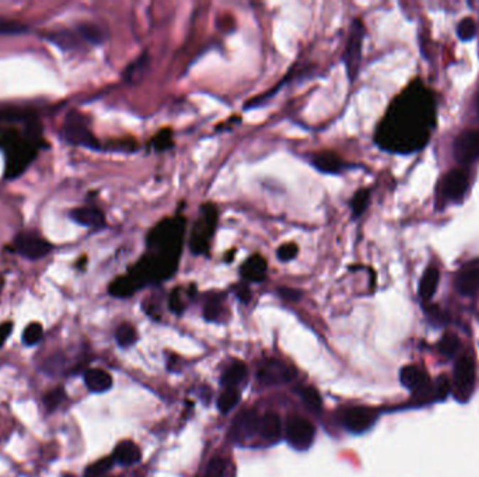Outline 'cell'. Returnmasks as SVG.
<instances>
[{
    "mask_svg": "<svg viewBox=\"0 0 479 477\" xmlns=\"http://www.w3.org/2000/svg\"><path fill=\"white\" fill-rule=\"evenodd\" d=\"M436 125L434 93L421 80H414L388 106L376 129L375 142L391 154H414L429 143Z\"/></svg>",
    "mask_w": 479,
    "mask_h": 477,
    "instance_id": "1",
    "label": "cell"
},
{
    "mask_svg": "<svg viewBox=\"0 0 479 477\" xmlns=\"http://www.w3.org/2000/svg\"><path fill=\"white\" fill-rule=\"evenodd\" d=\"M185 230L187 220L181 216L158 221L146 236L144 256L125 276L115 279L109 285V294L127 298L144 287L158 285L170 279L177 272L180 263Z\"/></svg>",
    "mask_w": 479,
    "mask_h": 477,
    "instance_id": "2",
    "label": "cell"
},
{
    "mask_svg": "<svg viewBox=\"0 0 479 477\" xmlns=\"http://www.w3.org/2000/svg\"><path fill=\"white\" fill-rule=\"evenodd\" d=\"M28 136L14 129H4L0 132V148L6 155V178L14 180L21 175L26 168L36 158L38 144Z\"/></svg>",
    "mask_w": 479,
    "mask_h": 477,
    "instance_id": "3",
    "label": "cell"
},
{
    "mask_svg": "<svg viewBox=\"0 0 479 477\" xmlns=\"http://www.w3.org/2000/svg\"><path fill=\"white\" fill-rule=\"evenodd\" d=\"M217 217L219 214L215 204L203 203L199 207L190 236V249L193 255H209L217 229Z\"/></svg>",
    "mask_w": 479,
    "mask_h": 477,
    "instance_id": "4",
    "label": "cell"
},
{
    "mask_svg": "<svg viewBox=\"0 0 479 477\" xmlns=\"http://www.w3.org/2000/svg\"><path fill=\"white\" fill-rule=\"evenodd\" d=\"M366 37V30L362 23V20L356 18L350 24V31L349 37L346 41V48L343 52L342 62L346 67V73L349 80L353 83L359 75L360 65H362V49H363V41Z\"/></svg>",
    "mask_w": 479,
    "mask_h": 477,
    "instance_id": "5",
    "label": "cell"
},
{
    "mask_svg": "<svg viewBox=\"0 0 479 477\" xmlns=\"http://www.w3.org/2000/svg\"><path fill=\"white\" fill-rule=\"evenodd\" d=\"M62 136L69 144L83 146L92 150H101V144L92 133L87 119L80 112H69L62 128Z\"/></svg>",
    "mask_w": 479,
    "mask_h": 477,
    "instance_id": "6",
    "label": "cell"
},
{
    "mask_svg": "<svg viewBox=\"0 0 479 477\" xmlns=\"http://www.w3.org/2000/svg\"><path fill=\"white\" fill-rule=\"evenodd\" d=\"M475 366L468 356H463L457 360L453 370L451 388L457 400L467 402L475 388Z\"/></svg>",
    "mask_w": 479,
    "mask_h": 477,
    "instance_id": "7",
    "label": "cell"
},
{
    "mask_svg": "<svg viewBox=\"0 0 479 477\" xmlns=\"http://www.w3.org/2000/svg\"><path fill=\"white\" fill-rule=\"evenodd\" d=\"M468 185L470 180L467 171H464L463 168H453L438 182V197L443 202L461 203L464 200V196L467 194Z\"/></svg>",
    "mask_w": 479,
    "mask_h": 477,
    "instance_id": "8",
    "label": "cell"
},
{
    "mask_svg": "<svg viewBox=\"0 0 479 477\" xmlns=\"http://www.w3.org/2000/svg\"><path fill=\"white\" fill-rule=\"evenodd\" d=\"M453 157L458 164L468 165L479 160V131L461 132L453 143Z\"/></svg>",
    "mask_w": 479,
    "mask_h": 477,
    "instance_id": "9",
    "label": "cell"
},
{
    "mask_svg": "<svg viewBox=\"0 0 479 477\" xmlns=\"http://www.w3.org/2000/svg\"><path fill=\"white\" fill-rule=\"evenodd\" d=\"M307 161L311 167H314L317 171L327 174V175H339L343 171L359 168V165L346 163L343 158H340L338 154L333 151H317L311 153L307 157Z\"/></svg>",
    "mask_w": 479,
    "mask_h": 477,
    "instance_id": "10",
    "label": "cell"
},
{
    "mask_svg": "<svg viewBox=\"0 0 479 477\" xmlns=\"http://www.w3.org/2000/svg\"><path fill=\"white\" fill-rule=\"evenodd\" d=\"M314 426L300 416H290L286 422V438L296 449H307L314 439Z\"/></svg>",
    "mask_w": 479,
    "mask_h": 477,
    "instance_id": "11",
    "label": "cell"
},
{
    "mask_svg": "<svg viewBox=\"0 0 479 477\" xmlns=\"http://www.w3.org/2000/svg\"><path fill=\"white\" fill-rule=\"evenodd\" d=\"M401 383L419 398H425L433 390L431 378L419 366H405L399 373Z\"/></svg>",
    "mask_w": 479,
    "mask_h": 477,
    "instance_id": "12",
    "label": "cell"
},
{
    "mask_svg": "<svg viewBox=\"0 0 479 477\" xmlns=\"http://www.w3.org/2000/svg\"><path fill=\"white\" fill-rule=\"evenodd\" d=\"M14 249L17 253L27 259H41L52 251V245L47 239L40 238L34 234H18L14 239Z\"/></svg>",
    "mask_w": 479,
    "mask_h": 477,
    "instance_id": "13",
    "label": "cell"
},
{
    "mask_svg": "<svg viewBox=\"0 0 479 477\" xmlns=\"http://www.w3.org/2000/svg\"><path fill=\"white\" fill-rule=\"evenodd\" d=\"M457 292L464 297H474L479 292V259L464 265L454 279Z\"/></svg>",
    "mask_w": 479,
    "mask_h": 477,
    "instance_id": "14",
    "label": "cell"
},
{
    "mask_svg": "<svg viewBox=\"0 0 479 477\" xmlns=\"http://www.w3.org/2000/svg\"><path fill=\"white\" fill-rule=\"evenodd\" d=\"M294 371L278 360H268L265 361L259 371H258V380L264 385H279L285 383L293 378Z\"/></svg>",
    "mask_w": 479,
    "mask_h": 477,
    "instance_id": "15",
    "label": "cell"
},
{
    "mask_svg": "<svg viewBox=\"0 0 479 477\" xmlns=\"http://www.w3.org/2000/svg\"><path fill=\"white\" fill-rule=\"evenodd\" d=\"M377 419V413L369 407H352L343 415V424L352 432H363L370 429Z\"/></svg>",
    "mask_w": 479,
    "mask_h": 477,
    "instance_id": "16",
    "label": "cell"
},
{
    "mask_svg": "<svg viewBox=\"0 0 479 477\" xmlns=\"http://www.w3.org/2000/svg\"><path fill=\"white\" fill-rule=\"evenodd\" d=\"M268 273V262L262 255L249 256L239 268V275L242 280L249 283H261L267 279Z\"/></svg>",
    "mask_w": 479,
    "mask_h": 477,
    "instance_id": "17",
    "label": "cell"
},
{
    "mask_svg": "<svg viewBox=\"0 0 479 477\" xmlns=\"http://www.w3.org/2000/svg\"><path fill=\"white\" fill-rule=\"evenodd\" d=\"M70 219L77 224L90 229H102L105 226L104 213L96 206H85L75 209L70 213Z\"/></svg>",
    "mask_w": 479,
    "mask_h": 477,
    "instance_id": "18",
    "label": "cell"
},
{
    "mask_svg": "<svg viewBox=\"0 0 479 477\" xmlns=\"http://www.w3.org/2000/svg\"><path fill=\"white\" fill-rule=\"evenodd\" d=\"M112 459L114 462L124 465V466L135 465L141 461V449L138 448L135 442L124 441L114 449Z\"/></svg>",
    "mask_w": 479,
    "mask_h": 477,
    "instance_id": "19",
    "label": "cell"
},
{
    "mask_svg": "<svg viewBox=\"0 0 479 477\" xmlns=\"http://www.w3.org/2000/svg\"><path fill=\"white\" fill-rule=\"evenodd\" d=\"M34 118H37V115L30 108L14 105L0 106V124H14V122L27 124Z\"/></svg>",
    "mask_w": 479,
    "mask_h": 477,
    "instance_id": "20",
    "label": "cell"
},
{
    "mask_svg": "<svg viewBox=\"0 0 479 477\" xmlns=\"http://www.w3.org/2000/svg\"><path fill=\"white\" fill-rule=\"evenodd\" d=\"M438 282H440V270L436 266H429L419 282V288H418V294L421 297L422 301H429L431 297L434 295L437 287H438Z\"/></svg>",
    "mask_w": 479,
    "mask_h": 477,
    "instance_id": "21",
    "label": "cell"
},
{
    "mask_svg": "<svg viewBox=\"0 0 479 477\" xmlns=\"http://www.w3.org/2000/svg\"><path fill=\"white\" fill-rule=\"evenodd\" d=\"M85 382H86L87 388L92 392H96V393L105 392L112 386L111 375L107 371L99 370V368H92V370L86 371Z\"/></svg>",
    "mask_w": 479,
    "mask_h": 477,
    "instance_id": "22",
    "label": "cell"
},
{
    "mask_svg": "<svg viewBox=\"0 0 479 477\" xmlns=\"http://www.w3.org/2000/svg\"><path fill=\"white\" fill-rule=\"evenodd\" d=\"M259 432L268 441L279 439L282 434V423L276 413H267L259 419Z\"/></svg>",
    "mask_w": 479,
    "mask_h": 477,
    "instance_id": "23",
    "label": "cell"
},
{
    "mask_svg": "<svg viewBox=\"0 0 479 477\" xmlns=\"http://www.w3.org/2000/svg\"><path fill=\"white\" fill-rule=\"evenodd\" d=\"M149 65H150V59H149L147 53L144 52L135 62H132L125 69V73H124L125 82H128L131 84L139 83L144 76H146V73L149 72Z\"/></svg>",
    "mask_w": 479,
    "mask_h": 477,
    "instance_id": "24",
    "label": "cell"
},
{
    "mask_svg": "<svg viewBox=\"0 0 479 477\" xmlns=\"http://www.w3.org/2000/svg\"><path fill=\"white\" fill-rule=\"evenodd\" d=\"M259 429V419L255 412H247L239 416L233 427V437L244 438L247 435H252Z\"/></svg>",
    "mask_w": 479,
    "mask_h": 477,
    "instance_id": "25",
    "label": "cell"
},
{
    "mask_svg": "<svg viewBox=\"0 0 479 477\" xmlns=\"http://www.w3.org/2000/svg\"><path fill=\"white\" fill-rule=\"evenodd\" d=\"M77 35L93 45H101L107 40V33L95 23H83L77 26Z\"/></svg>",
    "mask_w": 479,
    "mask_h": 477,
    "instance_id": "26",
    "label": "cell"
},
{
    "mask_svg": "<svg viewBox=\"0 0 479 477\" xmlns=\"http://www.w3.org/2000/svg\"><path fill=\"white\" fill-rule=\"evenodd\" d=\"M370 196H372L370 188H362L352 196V199L349 202V206H350V210H352V219L353 220H357L359 217L363 216V213L366 212V209L370 204Z\"/></svg>",
    "mask_w": 479,
    "mask_h": 477,
    "instance_id": "27",
    "label": "cell"
},
{
    "mask_svg": "<svg viewBox=\"0 0 479 477\" xmlns=\"http://www.w3.org/2000/svg\"><path fill=\"white\" fill-rule=\"evenodd\" d=\"M49 43L55 44L56 47H59L63 50H70V49H76L79 47V40L76 37V34H73L72 31H66V30H60V31H53L45 37Z\"/></svg>",
    "mask_w": 479,
    "mask_h": 477,
    "instance_id": "28",
    "label": "cell"
},
{
    "mask_svg": "<svg viewBox=\"0 0 479 477\" xmlns=\"http://www.w3.org/2000/svg\"><path fill=\"white\" fill-rule=\"evenodd\" d=\"M223 295L222 294H212L203 308V317L206 321H217L223 314Z\"/></svg>",
    "mask_w": 479,
    "mask_h": 477,
    "instance_id": "29",
    "label": "cell"
},
{
    "mask_svg": "<svg viewBox=\"0 0 479 477\" xmlns=\"http://www.w3.org/2000/svg\"><path fill=\"white\" fill-rule=\"evenodd\" d=\"M245 375H247V367L242 363H236L225 371L222 377V385L226 386V389L235 388L245 378Z\"/></svg>",
    "mask_w": 479,
    "mask_h": 477,
    "instance_id": "30",
    "label": "cell"
},
{
    "mask_svg": "<svg viewBox=\"0 0 479 477\" xmlns=\"http://www.w3.org/2000/svg\"><path fill=\"white\" fill-rule=\"evenodd\" d=\"M458 347H460V339L457 337V334H450V332L443 334L437 344L438 353L447 358L453 357L457 353Z\"/></svg>",
    "mask_w": 479,
    "mask_h": 477,
    "instance_id": "31",
    "label": "cell"
},
{
    "mask_svg": "<svg viewBox=\"0 0 479 477\" xmlns=\"http://www.w3.org/2000/svg\"><path fill=\"white\" fill-rule=\"evenodd\" d=\"M477 33H478V26L475 20L471 17L463 18L457 26V37L464 43L473 41L477 37Z\"/></svg>",
    "mask_w": 479,
    "mask_h": 477,
    "instance_id": "32",
    "label": "cell"
},
{
    "mask_svg": "<svg viewBox=\"0 0 479 477\" xmlns=\"http://www.w3.org/2000/svg\"><path fill=\"white\" fill-rule=\"evenodd\" d=\"M239 400V390L236 388H229L220 395V398L217 400V406H219L222 413H229L233 407L237 406Z\"/></svg>",
    "mask_w": 479,
    "mask_h": 477,
    "instance_id": "33",
    "label": "cell"
},
{
    "mask_svg": "<svg viewBox=\"0 0 479 477\" xmlns=\"http://www.w3.org/2000/svg\"><path fill=\"white\" fill-rule=\"evenodd\" d=\"M300 398L303 399V402L313 410V412H320L323 402H321V396L318 393V390L316 388L311 386H304L303 389L298 390Z\"/></svg>",
    "mask_w": 479,
    "mask_h": 477,
    "instance_id": "34",
    "label": "cell"
},
{
    "mask_svg": "<svg viewBox=\"0 0 479 477\" xmlns=\"http://www.w3.org/2000/svg\"><path fill=\"white\" fill-rule=\"evenodd\" d=\"M115 337H117V341H118L119 346L128 347V346H132L136 341L138 334H136V331L132 325L122 324V325L118 327V329L115 332Z\"/></svg>",
    "mask_w": 479,
    "mask_h": 477,
    "instance_id": "35",
    "label": "cell"
},
{
    "mask_svg": "<svg viewBox=\"0 0 479 477\" xmlns=\"http://www.w3.org/2000/svg\"><path fill=\"white\" fill-rule=\"evenodd\" d=\"M43 334H44V329H43L41 324L33 322V324H30V325L24 329L23 341H24V344H27V346H34V344H37V343L41 341Z\"/></svg>",
    "mask_w": 479,
    "mask_h": 477,
    "instance_id": "36",
    "label": "cell"
},
{
    "mask_svg": "<svg viewBox=\"0 0 479 477\" xmlns=\"http://www.w3.org/2000/svg\"><path fill=\"white\" fill-rule=\"evenodd\" d=\"M27 31H28V27L20 24L18 21L0 17V35H18Z\"/></svg>",
    "mask_w": 479,
    "mask_h": 477,
    "instance_id": "37",
    "label": "cell"
},
{
    "mask_svg": "<svg viewBox=\"0 0 479 477\" xmlns=\"http://www.w3.org/2000/svg\"><path fill=\"white\" fill-rule=\"evenodd\" d=\"M112 465H114L112 456L97 461L96 464H93L90 468L86 469L85 477H101L112 468Z\"/></svg>",
    "mask_w": 479,
    "mask_h": 477,
    "instance_id": "38",
    "label": "cell"
},
{
    "mask_svg": "<svg viewBox=\"0 0 479 477\" xmlns=\"http://www.w3.org/2000/svg\"><path fill=\"white\" fill-rule=\"evenodd\" d=\"M227 468V462L223 458H213L205 472L203 477H223Z\"/></svg>",
    "mask_w": 479,
    "mask_h": 477,
    "instance_id": "39",
    "label": "cell"
},
{
    "mask_svg": "<svg viewBox=\"0 0 479 477\" xmlns=\"http://www.w3.org/2000/svg\"><path fill=\"white\" fill-rule=\"evenodd\" d=\"M298 253V246L293 242H286L282 243L278 249H276V256L281 262H290L293 261Z\"/></svg>",
    "mask_w": 479,
    "mask_h": 477,
    "instance_id": "40",
    "label": "cell"
},
{
    "mask_svg": "<svg viewBox=\"0 0 479 477\" xmlns=\"http://www.w3.org/2000/svg\"><path fill=\"white\" fill-rule=\"evenodd\" d=\"M151 144L153 147L157 150V151H163V150H167L173 146V139H171V131L166 129L163 132H158L153 141H151Z\"/></svg>",
    "mask_w": 479,
    "mask_h": 477,
    "instance_id": "41",
    "label": "cell"
},
{
    "mask_svg": "<svg viewBox=\"0 0 479 477\" xmlns=\"http://www.w3.org/2000/svg\"><path fill=\"white\" fill-rule=\"evenodd\" d=\"M63 399H65V392H63V389L56 388V389L50 390L49 393H47V395L44 396V403H45L47 409L53 410V409H56V407L63 402Z\"/></svg>",
    "mask_w": 479,
    "mask_h": 477,
    "instance_id": "42",
    "label": "cell"
},
{
    "mask_svg": "<svg viewBox=\"0 0 479 477\" xmlns=\"http://www.w3.org/2000/svg\"><path fill=\"white\" fill-rule=\"evenodd\" d=\"M181 294H183V291H181V288H176L173 292H171V295H170V309L173 311V312H176V314H181L184 309H185V304H184V301H183V297H181Z\"/></svg>",
    "mask_w": 479,
    "mask_h": 477,
    "instance_id": "43",
    "label": "cell"
},
{
    "mask_svg": "<svg viewBox=\"0 0 479 477\" xmlns=\"http://www.w3.org/2000/svg\"><path fill=\"white\" fill-rule=\"evenodd\" d=\"M278 294L282 298L290 300V301H297L301 297V292L298 290H293V288H288V287H279L278 288Z\"/></svg>",
    "mask_w": 479,
    "mask_h": 477,
    "instance_id": "44",
    "label": "cell"
},
{
    "mask_svg": "<svg viewBox=\"0 0 479 477\" xmlns=\"http://www.w3.org/2000/svg\"><path fill=\"white\" fill-rule=\"evenodd\" d=\"M235 292L239 297V301H242V302H248L251 300V291H249L248 286L244 285V283L235 286Z\"/></svg>",
    "mask_w": 479,
    "mask_h": 477,
    "instance_id": "45",
    "label": "cell"
},
{
    "mask_svg": "<svg viewBox=\"0 0 479 477\" xmlns=\"http://www.w3.org/2000/svg\"><path fill=\"white\" fill-rule=\"evenodd\" d=\"M13 329V324L11 322H4L3 325H0V347L4 344V341L7 340V337L11 334Z\"/></svg>",
    "mask_w": 479,
    "mask_h": 477,
    "instance_id": "46",
    "label": "cell"
},
{
    "mask_svg": "<svg viewBox=\"0 0 479 477\" xmlns=\"http://www.w3.org/2000/svg\"><path fill=\"white\" fill-rule=\"evenodd\" d=\"M477 104H478V109H479V93H478V99H477Z\"/></svg>",
    "mask_w": 479,
    "mask_h": 477,
    "instance_id": "47",
    "label": "cell"
}]
</instances>
